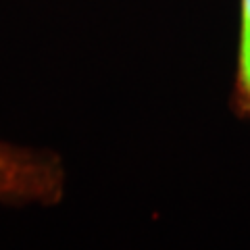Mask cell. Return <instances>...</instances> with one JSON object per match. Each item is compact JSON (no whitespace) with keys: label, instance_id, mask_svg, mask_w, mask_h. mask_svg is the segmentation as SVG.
I'll return each instance as SVG.
<instances>
[{"label":"cell","instance_id":"2","mask_svg":"<svg viewBox=\"0 0 250 250\" xmlns=\"http://www.w3.org/2000/svg\"><path fill=\"white\" fill-rule=\"evenodd\" d=\"M233 108L242 117H250V0H240V38L236 83H233Z\"/></svg>","mask_w":250,"mask_h":250},{"label":"cell","instance_id":"1","mask_svg":"<svg viewBox=\"0 0 250 250\" xmlns=\"http://www.w3.org/2000/svg\"><path fill=\"white\" fill-rule=\"evenodd\" d=\"M67 169L50 148L0 144V207H54L65 196Z\"/></svg>","mask_w":250,"mask_h":250},{"label":"cell","instance_id":"3","mask_svg":"<svg viewBox=\"0 0 250 250\" xmlns=\"http://www.w3.org/2000/svg\"><path fill=\"white\" fill-rule=\"evenodd\" d=\"M2 142H4V140H0V144H2Z\"/></svg>","mask_w":250,"mask_h":250}]
</instances>
